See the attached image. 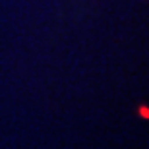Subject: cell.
Wrapping results in <instances>:
<instances>
[{"label": "cell", "mask_w": 149, "mask_h": 149, "mask_svg": "<svg viewBox=\"0 0 149 149\" xmlns=\"http://www.w3.org/2000/svg\"><path fill=\"white\" fill-rule=\"evenodd\" d=\"M138 114L143 118V120H149V107H145V105H139L138 107Z\"/></svg>", "instance_id": "cell-1"}]
</instances>
